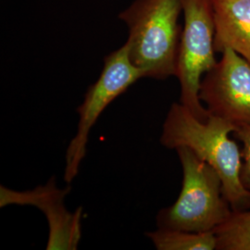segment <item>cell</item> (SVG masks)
I'll return each instance as SVG.
<instances>
[{"instance_id":"1","label":"cell","mask_w":250,"mask_h":250,"mask_svg":"<svg viewBox=\"0 0 250 250\" xmlns=\"http://www.w3.org/2000/svg\"><path fill=\"white\" fill-rule=\"evenodd\" d=\"M235 127L222 118L197 119L181 103L170 106L162 126L161 144L169 149L187 146L208 163L223 181L224 197L233 212L250 209V192L240 178L241 150L229 137Z\"/></svg>"},{"instance_id":"2","label":"cell","mask_w":250,"mask_h":250,"mask_svg":"<svg viewBox=\"0 0 250 250\" xmlns=\"http://www.w3.org/2000/svg\"><path fill=\"white\" fill-rule=\"evenodd\" d=\"M182 0H135L120 13L128 28L129 57L143 77L165 80L176 76Z\"/></svg>"},{"instance_id":"3","label":"cell","mask_w":250,"mask_h":250,"mask_svg":"<svg viewBox=\"0 0 250 250\" xmlns=\"http://www.w3.org/2000/svg\"><path fill=\"white\" fill-rule=\"evenodd\" d=\"M183 170L177 200L157 215L158 228L211 232L227 222L232 209L224 197L223 181L208 163L187 146L175 149Z\"/></svg>"},{"instance_id":"4","label":"cell","mask_w":250,"mask_h":250,"mask_svg":"<svg viewBox=\"0 0 250 250\" xmlns=\"http://www.w3.org/2000/svg\"><path fill=\"white\" fill-rule=\"evenodd\" d=\"M182 6L184 27L175 76L180 83V103L197 119L206 121L209 114L199 92L204 75L217 63L212 0H182Z\"/></svg>"},{"instance_id":"5","label":"cell","mask_w":250,"mask_h":250,"mask_svg":"<svg viewBox=\"0 0 250 250\" xmlns=\"http://www.w3.org/2000/svg\"><path fill=\"white\" fill-rule=\"evenodd\" d=\"M141 78H144L143 73L131 62L126 43L106 56L99 79L90 85L83 103L77 108L79 115L77 132L66 151L64 171L66 183L71 184L77 176L81 163L86 155L90 132L102 112Z\"/></svg>"},{"instance_id":"6","label":"cell","mask_w":250,"mask_h":250,"mask_svg":"<svg viewBox=\"0 0 250 250\" xmlns=\"http://www.w3.org/2000/svg\"><path fill=\"white\" fill-rule=\"evenodd\" d=\"M199 98L208 114L224 119L235 129L250 125V62L225 49L204 75Z\"/></svg>"},{"instance_id":"7","label":"cell","mask_w":250,"mask_h":250,"mask_svg":"<svg viewBox=\"0 0 250 250\" xmlns=\"http://www.w3.org/2000/svg\"><path fill=\"white\" fill-rule=\"evenodd\" d=\"M71 187L58 188L54 177L46 185L34 190L17 192L5 187L0 188V206H35L46 217L49 234L46 244L47 250H75L81 240V221L83 209L77 208L71 212L65 207V197Z\"/></svg>"},{"instance_id":"8","label":"cell","mask_w":250,"mask_h":250,"mask_svg":"<svg viewBox=\"0 0 250 250\" xmlns=\"http://www.w3.org/2000/svg\"><path fill=\"white\" fill-rule=\"evenodd\" d=\"M215 51L232 49L250 62V0H212Z\"/></svg>"},{"instance_id":"9","label":"cell","mask_w":250,"mask_h":250,"mask_svg":"<svg viewBox=\"0 0 250 250\" xmlns=\"http://www.w3.org/2000/svg\"><path fill=\"white\" fill-rule=\"evenodd\" d=\"M158 250H214L218 239L214 231L197 232L158 228L146 232Z\"/></svg>"},{"instance_id":"10","label":"cell","mask_w":250,"mask_h":250,"mask_svg":"<svg viewBox=\"0 0 250 250\" xmlns=\"http://www.w3.org/2000/svg\"><path fill=\"white\" fill-rule=\"evenodd\" d=\"M219 250H250V209L232 212L214 230Z\"/></svg>"},{"instance_id":"11","label":"cell","mask_w":250,"mask_h":250,"mask_svg":"<svg viewBox=\"0 0 250 250\" xmlns=\"http://www.w3.org/2000/svg\"><path fill=\"white\" fill-rule=\"evenodd\" d=\"M233 134L243 144L240 178L244 188L250 192V125L236 128Z\"/></svg>"}]
</instances>
